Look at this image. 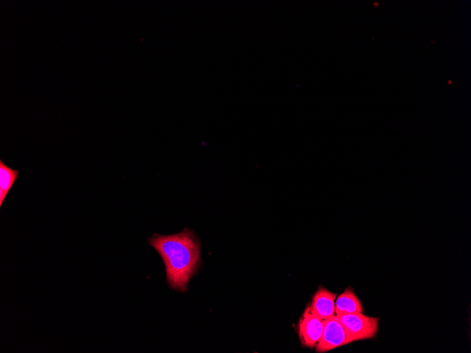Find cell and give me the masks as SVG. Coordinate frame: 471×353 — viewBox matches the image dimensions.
<instances>
[{
    "instance_id": "6da1fadb",
    "label": "cell",
    "mask_w": 471,
    "mask_h": 353,
    "mask_svg": "<svg viewBox=\"0 0 471 353\" xmlns=\"http://www.w3.org/2000/svg\"><path fill=\"white\" fill-rule=\"evenodd\" d=\"M148 243L164 261L166 280L171 288L185 292L191 278L201 265L200 242L192 230L185 228L171 235L154 234Z\"/></svg>"
},
{
    "instance_id": "7a4b0ae2",
    "label": "cell",
    "mask_w": 471,
    "mask_h": 353,
    "mask_svg": "<svg viewBox=\"0 0 471 353\" xmlns=\"http://www.w3.org/2000/svg\"><path fill=\"white\" fill-rule=\"evenodd\" d=\"M336 316L345 328L353 342L372 338L377 333L378 318L366 316L362 312Z\"/></svg>"
},
{
    "instance_id": "3957f363",
    "label": "cell",
    "mask_w": 471,
    "mask_h": 353,
    "mask_svg": "<svg viewBox=\"0 0 471 353\" xmlns=\"http://www.w3.org/2000/svg\"><path fill=\"white\" fill-rule=\"evenodd\" d=\"M352 342L345 328L335 315L324 320L323 332L315 348L317 352H326Z\"/></svg>"
},
{
    "instance_id": "277c9868",
    "label": "cell",
    "mask_w": 471,
    "mask_h": 353,
    "mask_svg": "<svg viewBox=\"0 0 471 353\" xmlns=\"http://www.w3.org/2000/svg\"><path fill=\"white\" fill-rule=\"evenodd\" d=\"M324 320L312 310L310 304L303 311L298 323V334L302 344L307 347H316L322 336Z\"/></svg>"
},
{
    "instance_id": "5b68a950",
    "label": "cell",
    "mask_w": 471,
    "mask_h": 353,
    "mask_svg": "<svg viewBox=\"0 0 471 353\" xmlns=\"http://www.w3.org/2000/svg\"><path fill=\"white\" fill-rule=\"evenodd\" d=\"M336 294L320 287L312 297L310 306L313 312L323 320L336 315L335 301Z\"/></svg>"
},
{
    "instance_id": "8992f818",
    "label": "cell",
    "mask_w": 471,
    "mask_h": 353,
    "mask_svg": "<svg viewBox=\"0 0 471 353\" xmlns=\"http://www.w3.org/2000/svg\"><path fill=\"white\" fill-rule=\"evenodd\" d=\"M362 311L363 308L361 302L350 287L346 288L336 299V315Z\"/></svg>"
},
{
    "instance_id": "52a82bcc",
    "label": "cell",
    "mask_w": 471,
    "mask_h": 353,
    "mask_svg": "<svg viewBox=\"0 0 471 353\" xmlns=\"http://www.w3.org/2000/svg\"><path fill=\"white\" fill-rule=\"evenodd\" d=\"M19 171L11 168L0 161V206L18 178Z\"/></svg>"
}]
</instances>
